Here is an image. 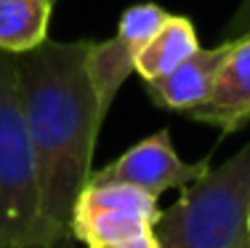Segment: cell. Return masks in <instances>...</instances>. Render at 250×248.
I'll return each instance as SVG.
<instances>
[{
  "instance_id": "9",
  "label": "cell",
  "mask_w": 250,
  "mask_h": 248,
  "mask_svg": "<svg viewBox=\"0 0 250 248\" xmlns=\"http://www.w3.org/2000/svg\"><path fill=\"white\" fill-rule=\"evenodd\" d=\"M200 48L194 24L187 16H170L160 24V29L141 45L136 54V72L141 80H154L176 69Z\"/></svg>"
},
{
  "instance_id": "5",
  "label": "cell",
  "mask_w": 250,
  "mask_h": 248,
  "mask_svg": "<svg viewBox=\"0 0 250 248\" xmlns=\"http://www.w3.org/2000/svg\"><path fill=\"white\" fill-rule=\"evenodd\" d=\"M210 168V158H202L197 163H184L173 150L168 128L152 134L149 139L133 144L125 150L115 163L104 165L101 171H93L88 181H120L133 184L139 190L160 198L170 187H187L197 181Z\"/></svg>"
},
{
  "instance_id": "7",
  "label": "cell",
  "mask_w": 250,
  "mask_h": 248,
  "mask_svg": "<svg viewBox=\"0 0 250 248\" xmlns=\"http://www.w3.org/2000/svg\"><path fill=\"white\" fill-rule=\"evenodd\" d=\"M184 115L216 126L221 134L240 131L250 120V35L231 40V48L213 80L210 93Z\"/></svg>"
},
{
  "instance_id": "3",
  "label": "cell",
  "mask_w": 250,
  "mask_h": 248,
  "mask_svg": "<svg viewBox=\"0 0 250 248\" xmlns=\"http://www.w3.org/2000/svg\"><path fill=\"white\" fill-rule=\"evenodd\" d=\"M157 248H250V141L181 187L154 222Z\"/></svg>"
},
{
  "instance_id": "4",
  "label": "cell",
  "mask_w": 250,
  "mask_h": 248,
  "mask_svg": "<svg viewBox=\"0 0 250 248\" xmlns=\"http://www.w3.org/2000/svg\"><path fill=\"white\" fill-rule=\"evenodd\" d=\"M157 198L133 184L88 181L75 203L69 232L88 248L120 246L154 232Z\"/></svg>"
},
{
  "instance_id": "2",
  "label": "cell",
  "mask_w": 250,
  "mask_h": 248,
  "mask_svg": "<svg viewBox=\"0 0 250 248\" xmlns=\"http://www.w3.org/2000/svg\"><path fill=\"white\" fill-rule=\"evenodd\" d=\"M0 248H67L43 200L16 56L0 48Z\"/></svg>"
},
{
  "instance_id": "12",
  "label": "cell",
  "mask_w": 250,
  "mask_h": 248,
  "mask_svg": "<svg viewBox=\"0 0 250 248\" xmlns=\"http://www.w3.org/2000/svg\"><path fill=\"white\" fill-rule=\"evenodd\" d=\"M53 3H56V0H53Z\"/></svg>"
},
{
  "instance_id": "10",
  "label": "cell",
  "mask_w": 250,
  "mask_h": 248,
  "mask_svg": "<svg viewBox=\"0 0 250 248\" xmlns=\"http://www.w3.org/2000/svg\"><path fill=\"white\" fill-rule=\"evenodd\" d=\"M53 0H0V48L27 54L48 38Z\"/></svg>"
},
{
  "instance_id": "8",
  "label": "cell",
  "mask_w": 250,
  "mask_h": 248,
  "mask_svg": "<svg viewBox=\"0 0 250 248\" xmlns=\"http://www.w3.org/2000/svg\"><path fill=\"white\" fill-rule=\"evenodd\" d=\"M231 48V40H221L216 48H197L187 62H181L176 69L154 80H144L146 93L157 107H168L173 112H187L197 107L202 99L210 93V86L221 69L226 54Z\"/></svg>"
},
{
  "instance_id": "11",
  "label": "cell",
  "mask_w": 250,
  "mask_h": 248,
  "mask_svg": "<svg viewBox=\"0 0 250 248\" xmlns=\"http://www.w3.org/2000/svg\"><path fill=\"white\" fill-rule=\"evenodd\" d=\"M250 35V0H240L234 16L226 22L224 32H221V40H240Z\"/></svg>"
},
{
  "instance_id": "6",
  "label": "cell",
  "mask_w": 250,
  "mask_h": 248,
  "mask_svg": "<svg viewBox=\"0 0 250 248\" xmlns=\"http://www.w3.org/2000/svg\"><path fill=\"white\" fill-rule=\"evenodd\" d=\"M168 19L157 3H139L130 5L120 16L115 38L109 40H91L88 48V72H91V83L96 88V96L101 102V110L109 112L112 99L120 91L130 72H136V54L141 45L160 29V24Z\"/></svg>"
},
{
  "instance_id": "1",
  "label": "cell",
  "mask_w": 250,
  "mask_h": 248,
  "mask_svg": "<svg viewBox=\"0 0 250 248\" xmlns=\"http://www.w3.org/2000/svg\"><path fill=\"white\" fill-rule=\"evenodd\" d=\"M91 40L56 43L16 56L27 134L38 160L48 219L69 243V222L93 168V147L106 112L88 72Z\"/></svg>"
}]
</instances>
